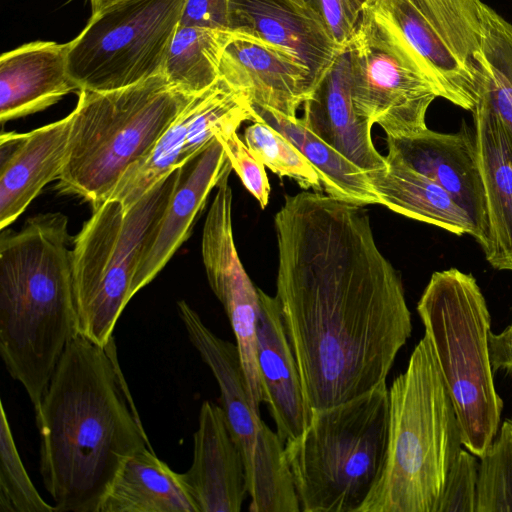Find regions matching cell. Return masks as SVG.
Instances as JSON below:
<instances>
[{
	"mask_svg": "<svg viewBox=\"0 0 512 512\" xmlns=\"http://www.w3.org/2000/svg\"><path fill=\"white\" fill-rule=\"evenodd\" d=\"M276 295L312 410L382 385L412 332L399 272L361 205L318 191L287 195L274 219Z\"/></svg>",
	"mask_w": 512,
	"mask_h": 512,
	"instance_id": "6da1fadb",
	"label": "cell"
},
{
	"mask_svg": "<svg viewBox=\"0 0 512 512\" xmlns=\"http://www.w3.org/2000/svg\"><path fill=\"white\" fill-rule=\"evenodd\" d=\"M40 474L56 512H99L123 462L152 447L120 370L114 338L77 332L35 411Z\"/></svg>",
	"mask_w": 512,
	"mask_h": 512,
	"instance_id": "7a4b0ae2",
	"label": "cell"
},
{
	"mask_svg": "<svg viewBox=\"0 0 512 512\" xmlns=\"http://www.w3.org/2000/svg\"><path fill=\"white\" fill-rule=\"evenodd\" d=\"M1 231L0 354L35 412L78 332L68 219L41 213Z\"/></svg>",
	"mask_w": 512,
	"mask_h": 512,
	"instance_id": "3957f363",
	"label": "cell"
},
{
	"mask_svg": "<svg viewBox=\"0 0 512 512\" xmlns=\"http://www.w3.org/2000/svg\"><path fill=\"white\" fill-rule=\"evenodd\" d=\"M462 445L458 417L425 334L389 388L386 461L359 512H435Z\"/></svg>",
	"mask_w": 512,
	"mask_h": 512,
	"instance_id": "277c9868",
	"label": "cell"
},
{
	"mask_svg": "<svg viewBox=\"0 0 512 512\" xmlns=\"http://www.w3.org/2000/svg\"><path fill=\"white\" fill-rule=\"evenodd\" d=\"M78 95L57 189L92 208L109 198L124 173L151 151L195 96L171 86L164 74L112 91L83 89Z\"/></svg>",
	"mask_w": 512,
	"mask_h": 512,
	"instance_id": "5b68a950",
	"label": "cell"
},
{
	"mask_svg": "<svg viewBox=\"0 0 512 512\" xmlns=\"http://www.w3.org/2000/svg\"><path fill=\"white\" fill-rule=\"evenodd\" d=\"M389 389L312 411L305 431L285 443L303 512H359L384 469Z\"/></svg>",
	"mask_w": 512,
	"mask_h": 512,
	"instance_id": "8992f818",
	"label": "cell"
},
{
	"mask_svg": "<svg viewBox=\"0 0 512 512\" xmlns=\"http://www.w3.org/2000/svg\"><path fill=\"white\" fill-rule=\"evenodd\" d=\"M417 312L452 399L462 444L481 457L499 429L503 408L489 357L486 300L471 274L451 268L432 274Z\"/></svg>",
	"mask_w": 512,
	"mask_h": 512,
	"instance_id": "52a82bcc",
	"label": "cell"
},
{
	"mask_svg": "<svg viewBox=\"0 0 512 512\" xmlns=\"http://www.w3.org/2000/svg\"><path fill=\"white\" fill-rule=\"evenodd\" d=\"M178 174L179 168L129 209L116 200L93 208L73 241L77 330L98 345L106 346L114 338L115 325L135 295L139 257L165 211Z\"/></svg>",
	"mask_w": 512,
	"mask_h": 512,
	"instance_id": "ba28073f",
	"label": "cell"
},
{
	"mask_svg": "<svg viewBox=\"0 0 512 512\" xmlns=\"http://www.w3.org/2000/svg\"><path fill=\"white\" fill-rule=\"evenodd\" d=\"M186 1L121 0L92 15L68 43L70 77L80 90L106 92L164 74Z\"/></svg>",
	"mask_w": 512,
	"mask_h": 512,
	"instance_id": "9c48e42d",
	"label": "cell"
},
{
	"mask_svg": "<svg viewBox=\"0 0 512 512\" xmlns=\"http://www.w3.org/2000/svg\"><path fill=\"white\" fill-rule=\"evenodd\" d=\"M177 311L191 344L217 381L221 407L245 463L249 511L300 512L285 444L251 403L237 345L215 335L185 300L177 302Z\"/></svg>",
	"mask_w": 512,
	"mask_h": 512,
	"instance_id": "30bf717a",
	"label": "cell"
},
{
	"mask_svg": "<svg viewBox=\"0 0 512 512\" xmlns=\"http://www.w3.org/2000/svg\"><path fill=\"white\" fill-rule=\"evenodd\" d=\"M481 0H371L364 9L407 45L440 97L473 112L481 75Z\"/></svg>",
	"mask_w": 512,
	"mask_h": 512,
	"instance_id": "8fae6325",
	"label": "cell"
},
{
	"mask_svg": "<svg viewBox=\"0 0 512 512\" xmlns=\"http://www.w3.org/2000/svg\"><path fill=\"white\" fill-rule=\"evenodd\" d=\"M348 50L357 113L381 126L386 136L426 130L427 110L440 94L399 36L363 9Z\"/></svg>",
	"mask_w": 512,
	"mask_h": 512,
	"instance_id": "7c38bea8",
	"label": "cell"
},
{
	"mask_svg": "<svg viewBox=\"0 0 512 512\" xmlns=\"http://www.w3.org/2000/svg\"><path fill=\"white\" fill-rule=\"evenodd\" d=\"M253 120L247 99L219 77L194 96L151 151L124 173L107 200L120 202L124 209L131 208L157 183L205 149L219 133L238 129L244 121Z\"/></svg>",
	"mask_w": 512,
	"mask_h": 512,
	"instance_id": "4fadbf2b",
	"label": "cell"
},
{
	"mask_svg": "<svg viewBox=\"0 0 512 512\" xmlns=\"http://www.w3.org/2000/svg\"><path fill=\"white\" fill-rule=\"evenodd\" d=\"M230 165L218 185L202 232L201 254L208 283L231 324L241 364L247 372L257 368L256 324L259 295L237 253L232 227Z\"/></svg>",
	"mask_w": 512,
	"mask_h": 512,
	"instance_id": "5bb4252c",
	"label": "cell"
},
{
	"mask_svg": "<svg viewBox=\"0 0 512 512\" xmlns=\"http://www.w3.org/2000/svg\"><path fill=\"white\" fill-rule=\"evenodd\" d=\"M386 143L389 153L441 186L468 213L484 249L489 223L475 130L465 123L456 133L427 128L413 136H386Z\"/></svg>",
	"mask_w": 512,
	"mask_h": 512,
	"instance_id": "9a60e30c",
	"label": "cell"
},
{
	"mask_svg": "<svg viewBox=\"0 0 512 512\" xmlns=\"http://www.w3.org/2000/svg\"><path fill=\"white\" fill-rule=\"evenodd\" d=\"M230 162L217 137L179 168L169 202L146 240L133 280L136 294L165 267L188 239L208 196L216 188Z\"/></svg>",
	"mask_w": 512,
	"mask_h": 512,
	"instance_id": "2e32d148",
	"label": "cell"
},
{
	"mask_svg": "<svg viewBox=\"0 0 512 512\" xmlns=\"http://www.w3.org/2000/svg\"><path fill=\"white\" fill-rule=\"evenodd\" d=\"M179 477L197 512H239L248 493L243 455L221 406L202 403L193 460Z\"/></svg>",
	"mask_w": 512,
	"mask_h": 512,
	"instance_id": "e0dca14e",
	"label": "cell"
},
{
	"mask_svg": "<svg viewBox=\"0 0 512 512\" xmlns=\"http://www.w3.org/2000/svg\"><path fill=\"white\" fill-rule=\"evenodd\" d=\"M228 30L283 51L307 69L314 87L341 51L295 0H228Z\"/></svg>",
	"mask_w": 512,
	"mask_h": 512,
	"instance_id": "ac0fdd59",
	"label": "cell"
},
{
	"mask_svg": "<svg viewBox=\"0 0 512 512\" xmlns=\"http://www.w3.org/2000/svg\"><path fill=\"white\" fill-rule=\"evenodd\" d=\"M72 113L25 133L1 132L0 229L11 225L66 163Z\"/></svg>",
	"mask_w": 512,
	"mask_h": 512,
	"instance_id": "d6986e66",
	"label": "cell"
},
{
	"mask_svg": "<svg viewBox=\"0 0 512 512\" xmlns=\"http://www.w3.org/2000/svg\"><path fill=\"white\" fill-rule=\"evenodd\" d=\"M219 77L249 104L286 117L296 112L314 89L305 67L261 41L233 33L221 55Z\"/></svg>",
	"mask_w": 512,
	"mask_h": 512,
	"instance_id": "ffe728a7",
	"label": "cell"
},
{
	"mask_svg": "<svg viewBox=\"0 0 512 512\" xmlns=\"http://www.w3.org/2000/svg\"><path fill=\"white\" fill-rule=\"evenodd\" d=\"M303 124L364 172L387 167L375 148L372 126L356 111L351 97L348 47L342 49L303 103Z\"/></svg>",
	"mask_w": 512,
	"mask_h": 512,
	"instance_id": "44dd1931",
	"label": "cell"
},
{
	"mask_svg": "<svg viewBox=\"0 0 512 512\" xmlns=\"http://www.w3.org/2000/svg\"><path fill=\"white\" fill-rule=\"evenodd\" d=\"M256 360L263 402L269 408L284 442L299 437L308 427L312 409L305 400L298 367L282 321L278 302L258 288Z\"/></svg>",
	"mask_w": 512,
	"mask_h": 512,
	"instance_id": "7402d4cb",
	"label": "cell"
},
{
	"mask_svg": "<svg viewBox=\"0 0 512 512\" xmlns=\"http://www.w3.org/2000/svg\"><path fill=\"white\" fill-rule=\"evenodd\" d=\"M68 43L36 41L0 58V121L42 111L79 86L67 70Z\"/></svg>",
	"mask_w": 512,
	"mask_h": 512,
	"instance_id": "603a6c76",
	"label": "cell"
},
{
	"mask_svg": "<svg viewBox=\"0 0 512 512\" xmlns=\"http://www.w3.org/2000/svg\"><path fill=\"white\" fill-rule=\"evenodd\" d=\"M472 113L489 223L483 251L492 267L512 271V142L484 104Z\"/></svg>",
	"mask_w": 512,
	"mask_h": 512,
	"instance_id": "cb8c5ba5",
	"label": "cell"
},
{
	"mask_svg": "<svg viewBox=\"0 0 512 512\" xmlns=\"http://www.w3.org/2000/svg\"><path fill=\"white\" fill-rule=\"evenodd\" d=\"M385 158V169L366 173L379 204L458 236L469 234L478 241L472 219L447 191L392 153Z\"/></svg>",
	"mask_w": 512,
	"mask_h": 512,
	"instance_id": "d4e9b609",
	"label": "cell"
},
{
	"mask_svg": "<svg viewBox=\"0 0 512 512\" xmlns=\"http://www.w3.org/2000/svg\"><path fill=\"white\" fill-rule=\"evenodd\" d=\"M99 512H197L179 477L152 447L130 455L115 475Z\"/></svg>",
	"mask_w": 512,
	"mask_h": 512,
	"instance_id": "484cf974",
	"label": "cell"
},
{
	"mask_svg": "<svg viewBox=\"0 0 512 512\" xmlns=\"http://www.w3.org/2000/svg\"><path fill=\"white\" fill-rule=\"evenodd\" d=\"M253 122L269 124L287 137L320 177L326 194L357 205L379 204L366 172L310 131L300 118L251 105Z\"/></svg>",
	"mask_w": 512,
	"mask_h": 512,
	"instance_id": "4316f807",
	"label": "cell"
},
{
	"mask_svg": "<svg viewBox=\"0 0 512 512\" xmlns=\"http://www.w3.org/2000/svg\"><path fill=\"white\" fill-rule=\"evenodd\" d=\"M233 33L179 25L170 44L164 76L171 86L197 95L219 79L222 52Z\"/></svg>",
	"mask_w": 512,
	"mask_h": 512,
	"instance_id": "83f0119b",
	"label": "cell"
},
{
	"mask_svg": "<svg viewBox=\"0 0 512 512\" xmlns=\"http://www.w3.org/2000/svg\"><path fill=\"white\" fill-rule=\"evenodd\" d=\"M481 75L477 102L499 119L512 142V24L482 3Z\"/></svg>",
	"mask_w": 512,
	"mask_h": 512,
	"instance_id": "f1b7e54d",
	"label": "cell"
},
{
	"mask_svg": "<svg viewBox=\"0 0 512 512\" xmlns=\"http://www.w3.org/2000/svg\"><path fill=\"white\" fill-rule=\"evenodd\" d=\"M244 142L254 157L274 174L293 179L304 190L322 191L316 170L298 148L274 127L254 121L245 129Z\"/></svg>",
	"mask_w": 512,
	"mask_h": 512,
	"instance_id": "f546056e",
	"label": "cell"
},
{
	"mask_svg": "<svg viewBox=\"0 0 512 512\" xmlns=\"http://www.w3.org/2000/svg\"><path fill=\"white\" fill-rule=\"evenodd\" d=\"M475 512H512V418L480 457Z\"/></svg>",
	"mask_w": 512,
	"mask_h": 512,
	"instance_id": "4dcf8cb0",
	"label": "cell"
},
{
	"mask_svg": "<svg viewBox=\"0 0 512 512\" xmlns=\"http://www.w3.org/2000/svg\"><path fill=\"white\" fill-rule=\"evenodd\" d=\"M0 410V512H56L26 471L3 402Z\"/></svg>",
	"mask_w": 512,
	"mask_h": 512,
	"instance_id": "1f68e13d",
	"label": "cell"
},
{
	"mask_svg": "<svg viewBox=\"0 0 512 512\" xmlns=\"http://www.w3.org/2000/svg\"><path fill=\"white\" fill-rule=\"evenodd\" d=\"M477 459L461 449L454 460L435 512H475L478 480Z\"/></svg>",
	"mask_w": 512,
	"mask_h": 512,
	"instance_id": "d6a6232c",
	"label": "cell"
},
{
	"mask_svg": "<svg viewBox=\"0 0 512 512\" xmlns=\"http://www.w3.org/2000/svg\"><path fill=\"white\" fill-rule=\"evenodd\" d=\"M216 137L222 144L232 169L264 209L270 197V183L265 166L250 152L244 140L238 135L237 129L223 131Z\"/></svg>",
	"mask_w": 512,
	"mask_h": 512,
	"instance_id": "836d02e7",
	"label": "cell"
},
{
	"mask_svg": "<svg viewBox=\"0 0 512 512\" xmlns=\"http://www.w3.org/2000/svg\"><path fill=\"white\" fill-rule=\"evenodd\" d=\"M295 1L319 22L339 49L348 47L361 16L348 0Z\"/></svg>",
	"mask_w": 512,
	"mask_h": 512,
	"instance_id": "e575fe53",
	"label": "cell"
},
{
	"mask_svg": "<svg viewBox=\"0 0 512 512\" xmlns=\"http://www.w3.org/2000/svg\"><path fill=\"white\" fill-rule=\"evenodd\" d=\"M179 25L228 30V0H187Z\"/></svg>",
	"mask_w": 512,
	"mask_h": 512,
	"instance_id": "d590c367",
	"label": "cell"
},
{
	"mask_svg": "<svg viewBox=\"0 0 512 512\" xmlns=\"http://www.w3.org/2000/svg\"><path fill=\"white\" fill-rule=\"evenodd\" d=\"M488 349L492 369L512 371V323L499 334L490 332Z\"/></svg>",
	"mask_w": 512,
	"mask_h": 512,
	"instance_id": "8d00e7d4",
	"label": "cell"
},
{
	"mask_svg": "<svg viewBox=\"0 0 512 512\" xmlns=\"http://www.w3.org/2000/svg\"><path fill=\"white\" fill-rule=\"evenodd\" d=\"M119 1H121V0H90L91 8H92V15L99 13L100 11L104 10L105 8L111 6Z\"/></svg>",
	"mask_w": 512,
	"mask_h": 512,
	"instance_id": "74e56055",
	"label": "cell"
},
{
	"mask_svg": "<svg viewBox=\"0 0 512 512\" xmlns=\"http://www.w3.org/2000/svg\"><path fill=\"white\" fill-rule=\"evenodd\" d=\"M352 7L358 12L362 13L364 7L371 1V0H348Z\"/></svg>",
	"mask_w": 512,
	"mask_h": 512,
	"instance_id": "f35d334b",
	"label": "cell"
}]
</instances>
